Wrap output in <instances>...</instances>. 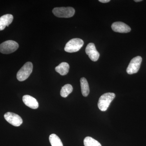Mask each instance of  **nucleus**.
<instances>
[{
  "label": "nucleus",
  "instance_id": "1",
  "mask_svg": "<svg viewBox=\"0 0 146 146\" xmlns=\"http://www.w3.org/2000/svg\"><path fill=\"white\" fill-rule=\"evenodd\" d=\"M115 98V94L112 93H106L102 95L98 102V107L100 110L102 111H106Z\"/></svg>",
  "mask_w": 146,
  "mask_h": 146
},
{
  "label": "nucleus",
  "instance_id": "11",
  "mask_svg": "<svg viewBox=\"0 0 146 146\" xmlns=\"http://www.w3.org/2000/svg\"><path fill=\"white\" fill-rule=\"evenodd\" d=\"M13 17L11 14H7L0 17V31H2L12 23Z\"/></svg>",
  "mask_w": 146,
  "mask_h": 146
},
{
  "label": "nucleus",
  "instance_id": "9",
  "mask_svg": "<svg viewBox=\"0 0 146 146\" xmlns=\"http://www.w3.org/2000/svg\"><path fill=\"white\" fill-rule=\"evenodd\" d=\"M113 31L120 33H127L131 30L130 27L126 24L121 22L113 23L111 26Z\"/></svg>",
  "mask_w": 146,
  "mask_h": 146
},
{
  "label": "nucleus",
  "instance_id": "18",
  "mask_svg": "<svg viewBox=\"0 0 146 146\" xmlns=\"http://www.w3.org/2000/svg\"><path fill=\"white\" fill-rule=\"evenodd\" d=\"M142 1V0H135L134 1L136 2H141Z\"/></svg>",
  "mask_w": 146,
  "mask_h": 146
},
{
  "label": "nucleus",
  "instance_id": "4",
  "mask_svg": "<svg viewBox=\"0 0 146 146\" xmlns=\"http://www.w3.org/2000/svg\"><path fill=\"white\" fill-rule=\"evenodd\" d=\"M75 11L72 7H56L52 10L54 16L58 18H68L74 15Z\"/></svg>",
  "mask_w": 146,
  "mask_h": 146
},
{
  "label": "nucleus",
  "instance_id": "8",
  "mask_svg": "<svg viewBox=\"0 0 146 146\" xmlns=\"http://www.w3.org/2000/svg\"><path fill=\"white\" fill-rule=\"evenodd\" d=\"M86 54L89 56V58L93 61H96L100 57V53L97 51L94 43H89L85 49Z\"/></svg>",
  "mask_w": 146,
  "mask_h": 146
},
{
  "label": "nucleus",
  "instance_id": "15",
  "mask_svg": "<svg viewBox=\"0 0 146 146\" xmlns=\"http://www.w3.org/2000/svg\"><path fill=\"white\" fill-rule=\"evenodd\" d=\"M73 91V87L71 84H65L62 87L60 91V96L63 98H66Z\"/></svg>",
  "mask_w": 146,
  "mask_h": 146
},
{
  "label": "nucleus",
  "instance_id": "6",
  "mask_svg": "<svg viewBox=\"0 0 146 146\" xmlns=\"http://www.w3.org/2000/svg\"><path fill=\"white\" fill-rule=\"evenodd\" d=\"M142 58L141 56H137L133 58L131 60L129 65L128 66L126 71L127 74H132L138 72L142 63Z\"/></svg>",
  "mask_w": 146,
  "mask_h": 146
},
{
  "label": "nucleus",
  "instance_id": "2",
  "mask_svg": "<svg viewBox=\"0 0 146 146\" xmlns=\"http://www.w3.org/2000/svg\"><path fill=\"white\" fill-rule=\"evenodd\" d=\"M84 42L80 38H74L71 39L65 45L64 50L69 53H73L78 51L83 46Z\"/></svg>",
  "mask_w": 146,
  "mask_h": 146
},
{
  "label": "nucleus",
  "instance_id": "12",
  "mask_svg": "<svg viewBox=\"0 0 146 146\" xmlns=\"http://www.w3.org/2000/svg\"><path fill=\"white\" fill-rule=\"evenodd\" d=\"M70 69V65L66 62H63L56 67L55 70L57 72L62 76L66 75L68 74Z\"/></svg>",
  "mask_w": 146,
  "mask_h": 146
},
{
  "label": "nucleus",
  "instance_id": "3",
  "mask_svg": "<svg viewBox=\"0 0 146 146\" xmlns=\"http://www.w3.org/2000/svg\"><path fill=\"white\" fill-rule=\"evenodd\" d=\"M33 65L30 62L25 63L17 74V78L19 81H23L28 78L33 71Z\"/></svg>",
  "mask_w": 146,
  "mask_h": 146
},
{
  "label": "nucleus",
  "instance_id": "13",
  "mask_svg": "<svg viewBox=\"0 0 146 146\" xmlns=\"http://www.w3.org/2000/svg\"><path fill=\"white\" fill-rule=\"evenodd\" d=\"M80 82L82 93V95L84 97L87 96L90 92L88 82L86 79L84 77L80 79Z\"/></svg>",
  "mask_w": 146,
  "mask_h": 146
},
{
  "label": "nucleus",
  "instance_id": "16",
  "mask_svg": "<svg viewBox=\"0 0 146 146\" xmlns=\"http://www.w3.org/2000/svg\"><path fill=\"white\" fill-rule=\"evenodd\" d=\"M84 146H102L99 142L91 137H86L84 140Z\"/></svg>",
  "mask_w": 146,
  "mask_h": 146
},
{
  "label": "nucleus",
  "instance_id": "5",
  "mask_svg": "<svg viewBox=\"0 0 146 146\" xmlns=\"http://www.w3.org/2000/svg\"><path fill=\"white\" fill-rule=\"evenodd\" d=\"M19 47L17 42L13 40H8L0 44V52L4 54H9L16 51Z\"/></svg>",
  "mask_w": 146,
  "mask_h": 146
},
{
  "label": "nucleus",
  "instance_id": "14",
  "mask_svg": "<svg viewBox=\"0 0 146 146\" xmlns=\"http://www.w3.org/2000/svg\"><path fill=\"white\" fill-rule=\"evenodd\" d=\"M49 141L52 146H63L60 138L56 134H51L49 136Z\"/></svg>",
  "mask_w": 146,
  "mask_h": 146
},
{
  "label": "nucleus",
  "instance_id": "10",
  "mask_svg": "<svg viewBox=\"0 0 146 146\" xmlns=\"http://www.w3.org/2000/svg\"><path fill=\"white\" fill-rule=\"evenodd\" d=\"M23 102L27 106L33 109H37L39 107V103L34 98L29 96L25 95L23 96Z\"/></svg>",
  "mask_w": 146,
  "mask_h": 146
},
{
  "label": "nucleus",
  "instance_id": "7",
  "mask_svg": "<svg viewBox=\"0 0 146 146\" xmlns=\"http://www.w3.org/2000/svg\"><path fill=\"white\" fill-rule=\"evenodd\" d=\"M4 118L9 123L14 126H20L23 123L22 118L13 112H7L5 114Z\"/></svg>",
  "mask_w": 146,
  "mask_h": 146
},
{
  "label": "nucleus",
  "instance_id": "17",
  "mask_svg": "<svg viewBox=\"0 0 146 146\" xmlns=\"http://www.w3.org/2000/svg\"><path fill=\"white\" fill-rule=\"evenodd\" d=\"M99 1L101 3H107L109 2L110 1V0H99Z\"/></svg>",
  "mask_w": 146,
  "mask_h": 146
}]
</instances>
